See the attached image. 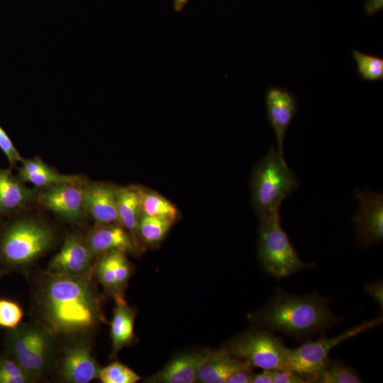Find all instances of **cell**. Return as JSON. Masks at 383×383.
<instances>
[{
	"instance_id": "obj_2",
	"label": "cell",
	"mask_w": 383,
	"mask_h": 383,
	"mask_svg": "<svg viewBox=\"0 0 383 383\" xmlns=\"http://www.w3.org/2000/svg\"><path fill=\"white\" fill-rule=\"evenodd\" d=\"M251 319L263 330L279 332L296 340L323 333L341 321L321 296L292 295L279 288Z\"/></svg>"
},
{
	"instance_id": "obj_5",
	"label": "cell",
	"mask_w": 383,
	"mask_h": 383,
	"mask_svg": "<svg viewBox=\"0 0 383 383\" xmlns=\"http://www.w3.org/2000/svg\"><path fill=\"white\" fill-rule=\"evenodd\" d=\"M257 256L262 268L277 279L312 265L303 262L293 248L281 226L279 211H272L260 220Z\"/></svg>"
},
{
	"instance_id": "obj_12",
	"label": "cell",
	"mask_w": 383,
	"mask_h": 383,
	"mask_svg": "<svg viewBox=\"0 0 383 383\" xmlns=\"http://www.w3.org/2000/svg\"><path fill=\"white\" fill-rule=\"evenodd\" d=\"M101 367L94 358L87 341L79 340L67 345L59 367V376L70 383H88L98 379Z\"/></svg>"
},
{
	"instance_id": "obj_24",
	"label": "cell",
	"mask_w": 383,
	"mask_h": 383,
	"mask_svg": "<svg viewBox=\"0 0 383 383\" xmlns=\"http://www.w3.org/2000/svg\"><path fill=\"white\" fill-rule=\"evenodd\" d=\"M364 382L360 375L351 366L338 360H329L318 377L320 383H360Z\"/></svg>"
},
{
	"instance_id": "obj_18",
	"label": "cell",
	"mask_w": 383,
	"mask_h": 383,
	"mask_svg": "<svg viewBox=\"0 0 383 383\" xmlns=\"http://www.w3.org/2000/svg\"><path fill=\"white\" fill-rule=\"evenodd\" d=\"M36 196L35 190L26 187L9 169H0V215L16 212Z\"/></svg>"
},
{
	"instance_id": "obj_30",
	"label": "cell",
	"mask_w": 383,
	"mask_h": 383,
	"mask_svg": "<svg viewBox=\"0 0 383 383\" xmlns=\"http://www.w3.org/2000/svg\"><path fill=\"white\" fill-rule=\"evenodd\" d=\"M116 275V282L119 292L123 294L129 278L131 268L126 253L121 251L111 252Z\"/></svg>"
},
{
	"instance_id": "obj_15",
	"label": "cell",
	"mask_w": 383,
	"mask_h": 383,
	"mask_svg": "<svg viewBox=\"0 0 383 383\" xmlns=\"http://www.w3.org/2000/svg\"><path fill=\"white\" fill-rule=\"evenodd\" d=\"M268 118L277 143V151L284 156L283 141L288 127L297 110L294 96L279 87L270 88L266 94Z\"/></svg>"
},
{
	"instance_id": "obj_19",
	"label": "cell",
	"mask_w": 383,
	"mask_h": 383,
	"mask_svg": "<svg viewBox=\"0 0 383 383\" xmlns=\"http://www.w3.org/2000/svg\"><path fill=\"white\" fill-rule=\"evenodd\" d=\"M142 187L130 185L118 189V223L131 235L138 246V227L141 209Z\"/></svg>"
},
{
	"instance_id": "obj_38",
	"label": "cell",
	"mask_w": 383,
	"mask_h": 383,
	"mask_svg": "<svg viewBox=\"0 0 383 383\" xmlns=\"http://www.w3.org/2000/svg\"><path fill=\"white\" fill-rule=\"evenodd\" d=\"M0 275H1V272H0Z\"/></svg>"
},
{
	"instance_id": "obj_26",
	"label": "cell",
	"mask_w": 383,
	"mask_h": 383,
	"mask_svg": "<svg viewBox=\"0 0 383 383\" xmlns=\"http://www.w3.org/2000/svg\"><path fill=\"white\" fill-rule=\"evenodd\" d=\"M358 72L365 80L379 81L383 79V60L358 50L353 51Z\"/></svg>"
},
{
	"instance_id": "obj_29",
	"label": "cell",
	"mask_w": 383,
	"mask_h": 383,
	"mask_svg": "<svg viewBox=\"0 0 383 383\" xmlns=\"http://www.w3.org/2000/svg\"><path fill=\"white\" fill-rule=\"evenodd\" d=\"M23 310L14 301L0 299V326L8 329L16 328L23 318Z\"/></svg>"
},
{
	"instance_id": "obj_34",
	"label": "cell",
	"mask_w": 383,
	"mask_h": 383,
	"mask_svg": "<svg viewBox=\"0 0 383 383\" xmlns=\"http://www.w3.org/2000/svg\"><path fill=\"white\" fill-rule=\"evenodd\" d=\"M252 374L250 369L241 370L231 375L226 381V383H249Z\"/></svg>"
},
{
	"instance_id": "obj_8",
	"label": "cell",
	"mask_w": 383,
	"mask_h": 383,
	"mask_svg": "<svg viewBox=\"0 0 383 383\" xmlns=\"http://www.w3.org/2000/svg\"><path fill=\"white\" fill-rule=\"evenodd\" d=\"M223 348L250 366L285 371L289 348L272 332L263 329L247 331L227 342Z\"/></svg>"
},
{
	"instance_id": "obj_16",
	"label": "cell",
	"mask_w": 383,
	"mask_h": 383,
	"mask_svg": "<svg viewBox=\"0 0 383 383\" xmlns=\"http://www.w3.org/2000/svg\"><path fill=\"white\" fill-rule=\"evenodd\" d=\"M209 350L185 353L171 360L166 366L147 379L150 383L197 382L198 371L207 358Z\"/></svg>"
},
{
	"instance_id": "obj_37",
	"label": "cell",
	"mask_w": 383,
	"mask_h": 383,
	"mask_svg": "<svg viewBox=\"0 0 383 383\" xmlns=\"http://www.w3.org/2000/svg\"><path fill=\"white\" fill-rule=\"evenodd\" d=\"M188 0H174V9L177 11H180Z\"/></svg>"
},
{
	"instance_id": "obj_13",
	"label": "cell",
	"mask_w": 383,
	"mask_h": 383,
	"mask_svg": "<svg viewBox=\"0 0 383 383\" xmlns=\"http://www.w3.org/2000/svg\"><path fill=\"white\" fill-rule=\"evenodd\" d=\"M118 189L104 182L82 183L87 212L96 224L118 223Z\"/></svg>"
},
{
	"instance_id": "obj_11",
	"label": "cell",
	"mask_w": 383,
	"mask_h": 383,
	"mask_svg": "<svg viewBox=\"0 0 383 383\" xmlns=\"http://www.w3.org/2000/svg\"><path fill=\"white\" fill-rule=\"evenodd\" d=\"M94 257L84 239L77 233H70L50 260L48 272L89 278L93 270Z\"/></svg>"
},
{
	"instance_id": "obj_23",
	"label": "cell",
	"mask_w": 383,
	"mask_h": 383,
	"mask_svg": "<svg viewBox=\"0 0 383 383\" xmlns=\"http://www.w3.org/2000/svg\"><path fill=\"white\" fill-rule=\"evenodd\" d=\"M174 223L167 219L145 215L142 213L138 227V238L149 246L160 244Z\"/></svg>"
},
{
	"instance_id": "obj_27",
	"label": "cell",
	"mask_w": 383,
	"mask_h": 383,
	"mask_svg": "<svg viewBox=\"0 0 383 383\" xmlns=\"http://www.w3.org/2000/svg\"><path fill=\"white\" fill-rule=\"evenodd\" d=\"M35 380L11 355L0 357V383H28Z\"/></svg>"
},
{
	"instance_id": "obj_33",
	"label": "cell",
	"mask_w": 383,
	"mask_h": 383,
	"mask_svg": "<svg viewBox=\"0 0 383 383\" xmlns=\"http://www.w3.org/2000/svg\"><path fill=\"white\" fill-rule=\"evenodd\" d=\"M364 290L372 296L378 303L382 309L383 308V284L382 281L367 283L364 286Z\"/></svg>"
},
{
	"instance_id": "obj_17",
	"label": "cell",
	"mask_w": 383,
	"mask_h": 383,
	"mask_svg": "<svg viewBox=\"0 0 383 383\" xmlns=\"http://www.w3.org/2000/svg\"><path fill=\"white\" fill-rule=\"evenodd\" d=\"M250 369V365L230 354L223 348L210 351L198 371L197 382L223 383L237 371Z\"/></svg>"
},
{
	"instance_id": "obj_4",
	"label": "cell",
	"mask_w": 383,
	"mask_h": 383,
	"mask_svg": "<svg viewBox=\"0 0 383 383\" xmlns=\"http://www.w3.org/2000/svg\"><path fill=\"white\" fill-rule=\"evenodd\" d=\"M52 229L41 221L21 218L10 223L0 237V257L6 264L26 267L53 245Z\"/></svg>"
},
{
	"instance_id": "obj_35",
	"label": "cell",
	"mask_w": 383,
	"mask_h": 383,
	"mask_svg": "<svg viewBox=\"0 0 383 383\" xmlns=\"http://www.w3.org/2000/svg\"><path fill=\"white\" fill-rule=\"evenodd\" d=\"M251 383H273L270 370H263L262 372L252 374L251 376Z\"/></svg>"
},
{
	"instance_id": "obj_22",
	"label": "cell",
	"mask_w": 383,
	"mask_h": 383,
	"mask_svg": "<svg viewBox=\"0 0 383 383\" xmlns=\"http://www.w3.org/2000/svg\"><path fill=\"white\" fill-rule=\"evenodd\" d=\"M141 209L145 215L167 219L173 223L179 216L177 208L170 201L155 191L143 187Z\"/></svg>"
},
{
	"instance_id": "obj_7",
	"label": "cell",
	"mask_w": 383,
	"mask_h": 383,
	"mask_svg": "<svg viewBox=\"0 0 383 383\" xmlns=\"http://www.w3.org/2000/svg\"><path fill=\"white\" fill-rule=\"evenodd\" d=\"M382 323V316H379L350 328L338 336L328 338L321 333L316 341L305 343L295 349H289L285 371L299 375L306 382H316L330 360V351L335 345Z\"/></svg>"
},
{
	"instance_id": "obj_28",
	"label": "cell",
	"mask_w": 383,
	"mask_h": 383,
	"mask_svg": "<svg viewBox=\"0 0 383 383\" xmlns=\"http://www.w3.org/2000/svg\"><path fill=\"white\" fill-rule=\"evenodd\" d=\"M98 379L102 383H135L140 377L128 367L116 361L101 368Z\"/></svg>"
},
{
	"instance_id": "obj_3",
	"label": "cell",
	"mask_w": 383,
	"mask_h": 383,
	"mask_svg": "<svg viewBox=\"0 0 383 383\" xmlns=\"http://www.w3.org/2000/svg\"><path fill=\"white\" fill-rule=\"evenodd\" d=\"M298 179L283 155L272 145L251 175L252 203L260 220L279 211L282 202L297 188Z\"/></svg>"
},
{
	"instance_id": "obj_9",
	"label": "cell",
	"mask_w": 383,
	"mask_h": 383,
	"mask_svg": "<svg viewBox=\"0 0 383 383\" xmlns=\"http://www.w3.org/2000/svg\"><path fill=\"white\" fill-rule=\"evenodd\" d=\"M354 195L360 207L353 217L357 244L368 248L383 240V196L369 188L355 189Z\"/></svg>"
},
{
	"instance_id": "obj_6",
	"label": "cell",
	"mask_w": 383,
	"mask_h": 383,
	"mask_svg": "<svg viewBox=\"0 0 383 383\" xmlns=\"http://www.w3.org/2000/svg\"><path fill=\"white\" fill-rule=\"evenodd\" d=\"M7 345L10 355L36 379L45 375L52 363V333L45 326L18 325L9 333Z\"/></svg>"
},
{
	"instance_id": "obj_25",
	"label": "cell",
	"mask_w": 383,
	"mask_h": 383,
	"mask_svg": "<svg viewBox=\"0 0 383 383\" xmlns=\"http://www.w3.org/2000/svg\"><path fill=\"white\" fill-rule=\"evenodd\" d=\"M95 274L104 289L113 298L123 296L118 288L112 253L101 255L94 268Z\"/></svg>"
},
{
	"instance_id": "obj_1",
	"label": "cell",
	"mask_w": 383,
	"mask_h": 383,
	"mask_svg": "<svg viewBox=\"0 0 383 383\" xmlns=\"http://www.w3.org/2000/svg\"><path fill=\"white\" fill-rule=\"evenodd\" d=\"M37 301L45 326L52 333L87 332L104 320L99 296L88 278L48 272Z\"/></svg>"
},
{
	"instance_id": "obj_36",
	"label": "cell",
	"mask_w": 383,
	"mask_h": 383,
	"mask_svg": "<svg viewBox=\"0 0 383 383\" xmlns=\"http://www.w3.org/2000/svg\"><path fill=\"white\" fill-rule=\"evenodd\" d=\"M383 0H367L366 3V11L370 15L374 14L382 9Z\"/></svg>"
},
{
	"instance_id": "obj_20",
	"label": "cell",
	"mask_w": 383,
	"mask_h": 383,
	"mask_svg": "<svg viewBox=\"0 0 383 383\" xmlns=\"http://www.w3.org/2000/svg\"><path fill=\"white\" fill-rule=\"evenodd\" d=\"M116 306L111 322L110 335L112 343V355H116L124 347L134 340V321L135 313L123 299L114 298Z\"/></svg>"
},
{
	"instance_id": "obj_14",
	"label": "cell",
	"mask_w": 383,
	"mask_h": 383,
	"mask_svg": "<svg viewBox=\"0 0 383 383\" xmlns=\"http://www.w3.org/2000/svg\"><path fill=\"white\" fill-rule=\"evenodd\" d=\"M84 239L94 256L114 251L129 252L137 247L128 233L118 223L96 224L87 231Z\"/></svg>"
},
{
	"instance_id": "obj_31",
	"label": "cell",
	"mask_w": 383,
	"mask_h": 383,
	"mask_svg": "<svg viewBox=\"0 0 383 383\" xmlns=\"http://www.w3.org/2000/svg\"><path fill=\"white\" fill-rule=\"evenodd\" d=\"M0 149L5 154L11 166H16L18 162H20L22 157L1 126Z\"/></svg>"
},
{
	"instance_id": "obj_10",
	"label": "cell",
	"mask_w": 383,
	"mask_h": 383,
	"mask_svg": "<svg viewBox=\"0 0 383 383\" xmlns=\"http://www.w3.org/2000/svg\"><path fill=\"white\" fill-rule=\"evenodd\" d=\"M83 182L84 180L43 187L38 194V201L66 221L82 222L88 214L84 202Z\"/></svg>"
},
{
	"instance_id": "obj_21",
	"label": "cell",
	"mask_w": 383,
	"mask_h": 383,
	"mask_svg": "<svg viewBox=\"0 0 383 383\" xmlns=\"http://www.w3.org/2000/svg\"><path fill=\"white\" fill-rule=\"evenodd\" d=\"M20 163L21 165L18 170V179L23 182H30L38 187L43 188L57 184L83 180L79 176L57 172L38 157L30 159L22 157Z\"/></svg>"
},
{
	"instance_id": "obj_32",
	"label": "cell",
	"mask_w": 383,
	"mask_h": 383,
	"mask_svg": "<svg viewBox=\"0 0 383 383\" xmlns=\"http://www.w3.org/2000/svg\"><path fill=\"white\" fill-rule=\"evenodd\" d=\"M273 383H306L299 375L284 370H270Z\"/></svg>"
}]
</instances>
